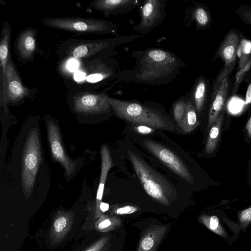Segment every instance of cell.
Here are the masks:
<instances>
[{"label":"cell","instance_id":"cell-1","mask_svg":"<svg viewBox=\"0 0 251 251\" xmlns=\"http://www.w3.org/2000/svg\"><path fill=\"white\" fill-rule=\"evenodd\" d=\"M130 57L135 59L133 69L119 71L117 81L150 85L164 84L175 79L186 64L173 52L160 48L134 50Z\"/></svg>","mask_w":251,"mask_h":251},{"label":"cell","instance_id":"cell-2","mask_svg":"<svg viewBox=\"0 0 251 251\" xmlns=\"http://www.w3.org/2000/svg\"><path fill=\"white\" fill-rule=\"evenodd\" d=\"M112 109L119 118L139 125L169 131L174 125L163 112L152 106L133 100H123L108 98Z\"/></svg>","mask_w":251,"mask_h":251},{"label":"cell","instance_id":"cell-3","mask_svg":"<svg viewBox=\"0 0 251 251\" xmlns=\"http://www.w3.org/2000/svg\"><path fill=\"white\" fill-rule=\"evenodd\" d=\"M129 159L144 190L151 197L161 203L168 202L171 185L163 179L139 156L130 151Z\"/></svg>","mask_w":251,"mask_h":251},{"label":"cell","instance_id":"cell-4","mask_svg":"<svg viewBox=\"0 0 251 251\" xmlns=\"http://www.w3.org/2000/svg\"><path fill=\"white\" fill-rule=\"evenodd\" d=\"M41 160L38 132L31 131L26 141L23 156L22 183L26 193L32 190Z\"/></svg>","mask_w":251,"mask_h":251},{"label":"cell","instance_id":"cell-5","mask_svg":"<svg viewBox=\"0 0 251 251\" xmlns=\"http://www.w3.org/2000/svg\"><path fill=\"white\" fill-rule=\"evenodd\" d=\"M43 23L50 26L73 31L115 34L118 29L116 24L100 20L51 18L44 19Z\"/></svg>","mask_w":251,"mask_h":251},{"label":"cell","instance_id":"cell-6","mask_svg":"<svg viewBox=\"0 0 251 251\" xmlns=\"http://www.w3.org/2000/svg\"><path fill=\"white\" fill-rule=\"evenodd\" d=\"M147 150L180 177L188 182L193 178L186 164L173 151L164 146L150 140H144Z\"/></svg>","mask_w":251,"mask_h":251},{"label":"cell","instance_id":"cell-7","mask_svg":"<svg viewBox=\"0 0 251 251\" xmlns=\"http://www.w3.org/2000/svg\"><path fill=\"white\" fill-rule=\"evenodd\" d=\"M141 6V20L133 30L146 35L160 25L165 18V0H146Z\"/></svg>","mask_w":251,"mask_h":251},{"label":"cell","instance_id":"cell-8","mask_svg":"<svg viewBox=\"0 0 251 251\" xmlns=\"http://www.w3.org/2000/svg\"><path fill=\"white\" fill-rule=\"evenodd\" d=\"M105 93L85 94L74 98V110L79 113L104 114L109 112L112 108Z\"/></svg>","mask_w":251,"mask_h":251},{"label":"cell","instance_id":"cell-9","mask_svg":"<svg viewBox=\"0 0 251 251\" xmlns=\"http://www.w3.org/2000/svg\"><path fill=\"white\" fill-rule=\"evenodd\" d=\"M1 97L4 102H16L29 93V90L22 83L11 61H8L6 72L5 83L1 84Z\"/></svg>","mask_w":251,"mask_h":251},{"label":"cell","instance_id":"cell-10","mask_svg":"<svg viewBox=\"0 0 251 251\" xmlns=\"http://www.w3.org/2000/svg\"><path fill=\"white\" fill-rule=\"evenodd\" d=\"M49 141L53 157L64 167L67 176L72 175L76 169V163L69 158L64 150L59 128L52 121L47 123Z\"/></svg>","mask_w":251,"mask_h":251},{"label":"cell","instance_id":"cell-11","mask_svg":"<svg viewBox=\"0 0 251 251\" xmlns=\"http://www.w3.org/2000/svg\"><path fill=\"white\" fill-rule=\"evenodd\" d=\"M141 0H98L93 5L96 9L115 15L125 14L141 4Z\"/></svg>","mask_w":251,"mask_h":251},{"label":"cell","instance_id":"cell-12","mask_svg":"<svg viewBox=\"0 0 251 251\" xmlns=\"http://www.w3.org/2000/svg\"><path fill=\"white\" fill-rule=\"evenodd\" d=\"M228 88L227 77L223 79L218 86L213 88L211 104L208 113L207 129H209L223 108Z\"/></svg>","mask_w":251,"mask_h":251},{"label":"cell","instance_id":"cell-13","mask_svg":"<svg viewBox=\"0 0 251 251\" xmlns=\"http://www.w3.org/2000/svg\"><path fill=\"white\" fill-rule=\"evenodd\" d=\"M240 42L239 36L234 31H230L225 38L218 53L225 65L236 61L237 50Z\"/></svg>","mask_w":251,"mask_h":251},{"label":"cell","instance_id":"cell-14","mask_svg":"<svg viewBox=\"0 0 251 251\" xmlns=\"http://www.w3.org/2000/svg\"><path fill=\"white\" fill-rule=\"evenodd\" d=\"M207 89L206 80L200 76L197 78L189 94L190 100L199 115L201 114L205 104Z\"/></svg>","mask_w":251,"mask_h":251},{"label":"cell","instance_id":"cell-15","mask_svg":"<svg viewBox=\"0 0 251 251\" xmlns=\"http://www.w3.org/2000/svg\"><path fill=\"white\" fill-rule=\"evenodd\" d=\"M166 229V227L163 226L150 228L141 239L137 251H155Z\"/></svg>","mask_w":251,"mask_h":251},{"label":"cell","instance_id":"cell-16","mask_svg":"<svg viewBox=\"0 0 251 251\" xmlns=\"http://www.w3.org/2000/svg\"><path fill=\"white\" fill-rule=\"evenodd\" d=\"M100 154L101 158V173L96 197L97 201L99 204V206L102 198L108 172L113 166L110 154L106 145L101 147Z\"/></svg>","mask_w":251,"mask_h":251},{"label":"cell","instance_id":"cell-17","mask_svg":"<svg viewBox=\"0 0 251 251\" xmlns=\"http://www.w3.org/2000/svg\"><path fill=\"white\" fill-rule=\"evenodd\" d=\"M17 47L23 58L30 59L33 55L36 47L34 32L28 30L23 32L18 39Z\"/></svg>","mask_w":251,"mask_h":251},{"label":"cell","instance_id":"cell-18","mask_svg":"<svg viewBox=\"0 0 251 251\" xmlns=\"http://www.w3.org/2000/svg\"><path fill=\"white\" fill-rule=\"evenodd\" d=\"M224 118V113L222 112L210 128L205 147V152L208 154L213 152L217 146L220 138Z\"/></svg>","mask_w":251,"mask_h":251},{"label":"cell","instance_id":"cell-19","mask_svg":"<svg viewBox=\"0 0 251 251\" xmlns=\"http://www.w3.org/2000/svg\"><path fill=\"white\" fill-rule=\"evenodd\" d=\"M197 112L189 99L187 98L184 116L178 125L185 133H189L194 130L199 125Z\"/></svg>","mask_w":251,"mask_h":251},{"label":"cell","instance_id":"cell-20","mask_svg":"<svg viewBox=\"0 0 251 251\" xmlns=\"http://www.w3.org/2000/svg\"><path fill=\"white\" fill-rule=\"evenodd\" d=\"M10 36V29L8 25L2 29V38L0 45V60L1 66V82H5L6 72L8 62V46Z\"/></svg>","mask_w":251,"mask_h":251},{"label":"cell","instance_id":"cell-21","mask_svg":"<svg viewBox=\"0 0 251 251\" xmlns=\"http://www.w3.org/2000/svg\"><path fill=\"white\" fill-rule=\"evenodd\" d=\"M185 21L187 23L194 21L196 28L206 27L209 22V17L206 9L200 6H195L186 11Z\"/></svg>","mask_w":251,"mask_h":251},{"label":"cell","instance_id":"cell-22","mask_svg":"<svg viewBox=\"0 0 251 251\" xmlns=\"http://www.w3.org/2000/svg\"><path fill=\"white\" fill-rule=\"evenodd\" d=\"M237 56L239 58V69L244 67L251 59V42L247 39L240 41L237 50Z\"/></svg>","mask_w":251,"mask_h":251},{"label":"cell","instance_id":"cell-23","mask_svg":"<svg viewBox=\"0 0 251 251\" xmlns=\"http://www.w3.org/2000/svg\"><path fill=\"white\" fill-rule=\"evenodd\" d=\"M188 93L179 97L173 104V115L175 122L179 125L184 116Z\"/></svg>","mask_w":251,"mask_h":251},{"label":"cell","instance_id":"cell-24","mask_svg":"<svg viewBox=\"0 0 251 251\" xmlns=\"http://www.w3.org/2000/svg\"><path fill=\"white\" fill-rule=\"evenodd\" d=\"M251 68V59L246 64V65L244 67L241 69H239L236 75L235 83L233 89V93L236 92L246 73Z\"/></svg>","mask_w":251,"mask_h":251},{"label":"cell","instance_id":"cell-25","mask_svg":"<svg viewBox=\"0 0 251 251\" xmlns=\"http://www.w3.org/2000/svg\"><path fill=\"white\" fill-rule=\"evenodd\" d=\"M236 61L225 66V67L224 68L223 71L221 72L219 75L217 77V79L214 83L213 88L218 86L220 82L223 79H224L226 77H227V75L233 70Z\"/></svg>","mask_w":251,"mask_h":251},{"label":"cell","instance_id":"cell-26","mask_svg":"<svg viewBox=\"0 0 251 251\" xmlns=\"http://www.w3.org/2000/svg\"><path fill=\"white\" fill-rule=\"evenodd\" d=\"M245 101L240 98L234 97L229 101L228 108L232 113L238 112L243 106Z\"/></svg>","mask_w":251,"mask_h":251},{"label":"cell","instance_id":"cell-27","mask_svg":"<svg viewBox=\"0 0 251 251\" xmlns=\"http://www.w3.org/2000/svg\"><path fill=\"white\" fill-rule=\"evenodd\" d=\"M67 225V219L61 217L56 219L54 222V227L56 232H60L63 230Z\"/></svg>","mask_w":251,"mask_h":251},{"label":"cell","instance_id":"cell-28","mask_svg":"<svg viewBox=\"0 0 251 251\" xmlns=\"http://www.w3.org/2000/svg\"><path fill=\"white\" fill-rule=\"evenodd\" d=\"M208 226L211 230L214 231L215 232L218 230V233L220 234H222V231L219 229V219L216 216H213L210 218L209 220Z\"/></svg>","mask_w":251,"mask_h":251},{"label":"cell","instance_id":"cell-29","mask_svg":"<svg viewBox=\"0 0 251 251\" xmlns=\"http://www.w3.org/2000/svg\"><path fill=\"white\" fill-rule=\"evenodd\" d=\"M240 220L243 224H247L251 221V206L244 210L240 214Z\"/></svg>","mask_w":251,"mask_h":251},{"label":"cell","instance_id":"cell-30","mask_svg":"<svg viewBox=\"0 0 251 251\" xmlns=\"http://www.w3.org/2000/svg\"><path fill=\"white\" fill-rule=\"evenodd\" d=\"M137 210V207L133 206H125L118 208L116 212L118 214H126L134 212Z\"/></svg>","mask_w":251,"mask_h":251},{"label":"cell","instance_id":"cell-31","mask_svg":"<svg viewBox=\"0 0 251 251\" xmlns=\"http://www.w3.org/2000/svg\"><path fill=\"white\" fill-rule=\"evenodd\" d=\"M135 127L136 131L142 134H148L154 131L153 128L145 125H139Z\"/></svg>","mask_w":251,"mask_h":251},{"label":"cell","instance_id":"cell-32","mask_svg":"<svg viewBox=\"0 0 251 251\" xmlns=\"http://www.w3.org/2000/svg\"><path fill=\"white\" fill-rule=\"evenodd\" d=\"M78 66V62L76 60H70L67 64V67L69 70L71 71L75 70Z\"/></svg>","mask_w":251,"mask_h":251},{"label":"cell","instance_id":"cell-33","mask_svg":"<svg viewBox=\"0 0 251 251\" xmlns=\"http://www.w3.org/2000/svg\"><path fill=\"white\" fill-rule=\"evenodd\" d=\"M111 224L110 221L108 219H105L101 222L98 226L100 229H103L110 226Z\"/></svg>","mask_w":251,"mask_h":251},{"label":"cell","instance_id":"cell-34","mask_svg":"<svg viewBox=\"0 0 251 251\" xmlns=\"http://www.w3.org/2000/svg\"><path fill=\"white\" fill-rule=\"evenodd\" d=\"M85 77V74L82 72H77L74 75L75 79L77 81L83 80Z\"/></svg>","mask_w":251,"mask_h":251},{"label":"cell","instance_id":"cell-35","mask_svg":"<svg viewBox=\"0 0 251 251\" xmlns=\"http://www.w3.org/2000/svg\"><path fill=\"white\" fill-rule=\"evenodd\" d=\"M251 102V84L249 86L245 101V104H247Z\"/></svg>","mask_w":251,"mask_h":251},{"label":"cell","instance_id":"cell-36","mask_svg":"<svg viewBox=\"0 0 251 251\" xmlns=\"http://www.w3.org/2000/svg\"><path fill=\"white\" fill-rule=\"evenodd\" d=\"M246 129L249 136L251 138V116L246 124Z\"/></svg>","mask_w":251,"mask_h":251},{"label":"cell","instance_id":"cell-37","mask_svg":"<svg viewBox=\"0 0 251 251\" xmlns=\"http://www.w3.org/2000/svg\"><path fill=\"white\" fill-rule=\"evenodd\" d=\"M100 209L103 211L105 212L109 209V205L107 203L101 202L100 205Z\"/></svg>","mask_w":251,"mask_h":251},{"label":"cell","instance_id":"cell-38","mask_svg":"<svg viewBox=\"0 0 251 251\" xmlns=\"http://www.w3.org/2000/svg\"><path fill=\"white\" fill-rule=\"evenodd\" d=\"M244 16L251 24V11L245 12L244 14Z\"/></svg>","mask_w":251,"mask_h":251},{"label":"cell","instance_id":"cell-39","mask_svg":"<svg viewBox=\"0 0 251 251\" xmlns=\"http://www.w3.org/2000/svg\"><path fill=\"white\" fill-rule=\"evenodd\" d=\"M101 246V244L99 243V244L96 245L94 247H93L91 249H89L86 251H97L100 248V247Z\"/></svg>","mask_w":251,"mask_h":251}]
</instances>
